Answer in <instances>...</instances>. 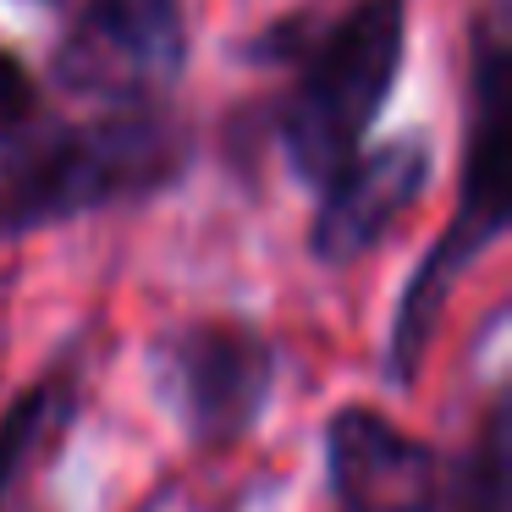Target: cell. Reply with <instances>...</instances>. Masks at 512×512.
<instances>
[{
	"label": "cell",
	"instance_id": "cell-1",
	"mask_svg": "<svg viewBox=\"0 0 512 512\" xmlns=\"http://www.w3.org/2000/svg\"><path fill=\"white\" fill-rule=\"evenodd\" d=\"M193 160L199 133L166 100H111L78 122L45 111L12 144H0V243L149 204L182 188Z\"/></svg>",
	"mask_w": 512,
	"mask_h": 512
},
{
	"label": "cell",
	"instance_id": "cell-2",
	"mask_svg": "<svg viewBox=\"0 0 512 512\" xmlns=\"http://www.w3.org/2000/svg\"><path fill=\"white\" fill-rule=\"evenodd\" d=\"M468 100H463V171H457V204L446 215L441 237L424 248L391 309L386 331V380L408 391L424 369L441 314L452 303L457 281L468 276L479 254L507 237V166H512V45L501 17H479L468 28Z\"/></svg>",
	"mask_w": 512,
	"mask_h": 512
},
{
	"label": "cell",
	"instance_id": "cell-3",
	"mask_svg": "<svg viewBox=\"0 0 512 512\" xmlns=\"http://www.w3.org/2000/svg\"><path fill=\"white\" fill-rule=\"evenodd\" d=\"M281 34L298 45L287 50L298 72L276 100V144L292 177L325 188L391 105L408 61V0H353L320 34L309 23H281Z\"/></svg>",
	"mask_w": 512,
	"mask_h": 512
},
{
	"label": "cell",
	"instance_id": "cell-4",
	"mask_svg": "<svg viewBox=\"0 0 512 512\" xmlns=\"http://www.w3.org/2000/svg\"><path fill=\"white\" fill-rule=\"evenodd\" d=\"M155 386L193 446L221 452L254 435L276 397L281 353L248 320H188L155 336Z\"/></svg>",
	"mask_w": 512,
	"mask_h": 512
},
{
	"label": "cell",
	"instance_id": "cell-5",
	"mask_svg": "<svg viewBox=\"0 0 512 512\" xmlns=\"http://www.w3.org/2000/svg\"><path fill=\"white\" fill-rule=\"evenodd\" d=\"M188 67L182 0H83L50 56L61 89L94 100H160Z\"/></svg>",
	"mask_w": 512,
	"mask_h": 512
},
{
	"label": "cell",
	"instance_id": "cell-6",
	"mask_svg": "<svg viewBox=\"0 0 512 512\" xmlns=\"http://www.w3.org/2000/svg\"><path fill=\"white\" fill-rule=\"evenodd\" d=\"M430 171L435 144L424 133H402L380 149H358L320 188V204H314L309 221V254L325 270H347L364 254H375L424 199Z\"/></svg>",
	"mask_w": 512,
	"mask_h": 512
},
{
	"label": "cell",
	"instance_id": "cell-7",
	"mask_svg": "<svg viewBox=\"0 0 512 512\" xmlns=\"http://www.w3.org/2000/svg\"><path fill=\"white\" fill-rule=\"evenodd\" d=\"M325 474L342 512H441V452L369 402L325 419Z\"/></svg>",
	"mask_w": 512,
	"mask_h": 512
},
{
	"label": "cell",
	"instance_id": "cell-8",
	"mask_svg": "<svg viewBox=\"0 0 512 512\" xmlns=\"http://www.w3.org/2000/svg\"><path fill=\"white\" fill-rule=\"evenodd\" d=\"M72 413H78V369H67V364L39 375L28 391H17L12 408L0 413V512L12 507L28 468L61 441Z\"/></svg>",
	"mask_w": 512,
	"mask_h": 512
},
{
	"label": "cell",
	"instance_id": "cell-9",
	"mask_svg": "<svg viewBox=\"0 0 512 512\" xmlns=\"http://www.w3.org/2000/svg\"><path fill=\"white\" fill-rule=\"evenodd\" d=\"M507 397H490L479 435L468 441L457 474L446 479V496L457 512H512V452H507Z\"/></svg>",
	"mask_w": 512,
	"mask_h": 512
},
{
	"label": "cell",
	"instance_id": "cell-10",
	"mask_svg": "<svg viewBox=\"0 0 512 512\" xmlns=\"http://www.w3.org/2000/svg\"><path fill=\"white\" fill-rule=\"evenodd\" d=\"M45 116V94H39V78L28 72V61L17 50L0 45V144H12L23 127H34Z\"/></svg>",
	"mask_w": 512,
	"mask_h": 512
}]
</instances>
